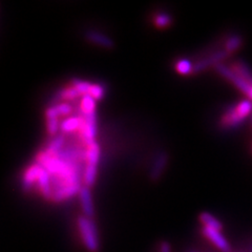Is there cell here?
<instances>
[{"instance_id":"cell-1","label":"cell","mask_w":252,"mask_h":252,"mask_svg":"<svg viewBox=\"0 0 252 252\" xmlns=\"http://www.w3.org/2000/svg\"><path fill=\"white\" fill-rule=\"evenodd\" d=\"M252 113V102L243 100L235 106L228 108L220 118V126L224 128H233L239 126Z\"/></svg>"},{"instance_id":"cell-2","label":"cell","mask_w":252,"mask_h":252,"mask_svg":"<svg viewBox=\"0 0 252 252\" xmlns=\"http://www.w3.org/2000/svg\"><path fill=\"white\" fill-rule=\"evenodd\" d=\"M78 229L85 248L90 252H98L100 249L96 224L90 218L81 216L78 218Z\"/></svg>"},{"instance_id":"cell-3","label":"cell","mask_w":252,"mask_h":252,"mask_svg":"<svg viewBox=\"0 0 252 252\" xmlns=\"http://www.w3.org/2000/svg\"><path fill=\"white\" fill-rule=\"evenodd\" d=\"M97 132V119L96 114H83V124L80 129V136L86 145L94 143Z\"/></svg>"},{"instance_id":"cell-4","label":"cell","mask_w":252,"mask_h":252,"mask_svg":"<svg viewBox=\"0 0 252 252\" xmlns=\"http://www.w3.org/2000/svg\"><path fill=\"white\" fill-rule=\"evenodd\" d=\"M228 56H229V53L225 50H220V51L216 52L215 54H212L211 56H209L207 58L196 61L193 64L192 74L200 73V72H202V70L209 67L210 65H214V64L217 65V64H219L220 60L225 59Z\"/></svg>"},{"instance_id":"cell-5","label":"cell","mask_w":252,"mask_h":252,"mask_svg":"<svg viewBox=\"0 0 252 252\" xmlns=\"http://www.w3.org/2000/svg\"><path fill=\"white\" fill-rule=\"evenodd\" d=\"M202 232H203L205 238H207L210 242L214 243L215 246L218 247L220 251H223V252H230L231 251L230 244L228 243V241L222 235L220 231L216 230V229H211V228L204 227Z\"/></svg>"},{"instance_id":"cell-6","label":"cell","mask_w":252,"mask_h":252,"mask_svg":"<svg viewBox=\"0 0 252 252\" xmlns=\"http://www.w3.org/2000/svg\"><path fill=\"white\" fill-rule=\"evenodd\" d=\"M82 186L80 184H73V185H65L62 186L54 191L52 201L54 202H62L66 199L72 198L76 193H79L81 190Z\"/></svg>"},{"instance_id":"cell-7","label":"cell","mask_w":252,"mask_h":252,"mask_svg":"<svg viewBox=\"0 0 252 252\" xmlns=\"http://www.w3.org/2000/svg\"><path fill=\"white\" fill-rule=\"evenodd\" d=\"M41 165H39L38 163H35L26 170L25 176H23L22 179V189L25 191H30L32 187L34 185L35 181H38V177L40 175L41 171Z\"/></svg>"},{"instance_id":"cell-8","label":"cell","mask_w":252,"mask_h":252,"mask_svg":"<svg viewBox=\"0 0 252 252\" xmlns=\"http://www.w3.org/2000/svg\"><path fill=\"white\" fill-rule=\"evenodd\" d=\"M79 196H80V203H81V207H82L84 216L86 218L92 219L94 215V203H93L90 187L83 186L81 188L80 192H79Z\"/></svg>"},{"instance_id":"cell-9","label":"cell","mask_w":252,"mask_h":252,"mask_svg":"<svg viewBox=\"0 0 252 252\" xmlns=\"http://www.w3.org/2000/svg\"><path fill=\"white\" fill-rule=\"evenodd\" d=\"M167 163H168V155L166 153H161L158 155L153 164L151 172H149V178H151L152 181H158L161 178L163 171L167 166Z\"/></svg>"},{"instance_id":"cell-10","label":"cell","mask_w":252,"mask_h":252,"mask_svg":"<svg viewBox=\"0 0 252 252\" xmlns=\"http://www.w3.org/2000/svg\"><path fill=\"white\" fill-rule=\"evenodd\" d=\"M42 167V166H41ZM51 175L47 172L43 167L41 168L40 175L38 177V187L40 189L42 195L47 200H52L53 196V189H52V181H51Z\"/></svg>"},{"instance_id":"cell-11","label":"cell","mask_w":252,"mask_h":252,"mask_svg":"<svg viewBox=\"0 0 252 252\" xmlns=\"http://www.w3.org/2000/svg\"><path fill=\"white\" fill-rule=\"evenodd\" d=\"M86 38H88L91 42L97 44L99 46L105 47V49H112L114 46V41L112 39L96 31L88 32V33H86Z\"/></svg>"},{"instance_id":"cell-12","label":"cell","mask_w":252,"mask_h":252,"mask_svg":"<svg viewBox=\"0 0 252 252\" xmlns=\"http://www.w3.org/2000/svg\"><path fill=\"white\" fill-rule=\"evenodd\" d=\"M231 69L236 76H239L243 80L252 83V73L250 68L246 65V63H244L243 61H236L232 64Z\"/></svg>"},{"instance_id":"cell-13","label":"cell","mask_w":252,"mask_h":252,"mask_svg":"<svg viewBox=\"0 0 252 252\" xmlns=\"http://www.w3.org/2000/svg\"><path fill=\"white\" fill-rule=\"evenodd\" d=\"M83 124V117H72L63 121L60 128L63 132H72L77 129L80 130Z\"/></svg>"},{"instance_id":"cell-14","label":"cell","mask_w":252,"mask_h":252,"mask_svg":"<svg viewBox=\"0 0 252 252\" xmlns=\"http://www.w3.org/2000/svg\"><path fill=\"white\" fill-rule=\"evenodd\" d=\"M100 160V146L97 142H94L91 145L88 146L86 149V162L89 165H94L98 166Z\"/></svg>"},{"instance_id":"cell-15","label":"cell","mask_w":252,"mask_h":252,"mask_svg":"<svg viewBox=\"0 0 252 252\" xmlns=\"http://www.w3.org/2000/svg\"><path fill=\"white\" fill-rule=\"evenodd\" d=\"M200 220L201 223L206 228H211V229H216L220 231L222 230V224H220V220L214 217L212 215L208 214V212H202L200 215Z\"/></svg>"},{"instance_id":"cell-16","label":"cell","mask_w":252,"mask_h":252,"mask_svg":"<svg viewBox=\"0 0 252 252\" xmlns=\"http://www.w3.org/2000/svg\"><path fill=\"white\" fill-rule=\"evenodd\" d=\"M64 142H65L64 135L57 136L56 138H54L50 142V144L47 145V147L45 148L44 153L46 155H49V156H56L62 149L63 144H64Z\"/></svg>"},{"instance_id":"cell-17","label":"cell","mask_w":252,"mask_h":252,"mask_svg":"<svg viewBox=\"0 0 252 252\" xmlns=\"http://www.w3.org/2000/svg\"><path fill=\"white\" fill-rule=\"evenodd\" d=\"M79 96H80V94L78 93V91L74 88V86H72V88H66L58 92L56 94H55L53 102H56L59 100L73 101V100H76Z\"/></svg>"},{"instance_id":"cell-18","label":"cell","mask_w":252,"mask_h":252,"mask_svg":"<svg viewBox=\"0 0 252 252\" xmlns=\"http://www.w3.org/2000/svg\"><path fill=\"white\" fill-rule=\"evenodd\" d=\"M96 178H97V166L86 164V167L83 172V180H84L85 186L92 187L94 184Z\"/></svg>"},{"instance_id":"cell-19","label":"cell","mask_w":252,"mask_h":252,"mask_svg":"<svg viewBox=\"0 0 252 252\" xmlns=\"http://www.w3.org/2000/svg\"><path fill=\"white\" fill-rule=\"evenodd\" d=\"M73 86L80 94V96H86V94H90L93 83H90L88 81H82L79 80V79H74L73 80Z\"/></svg>"},{"instance_id":"cell-20","label":"cell","mask_w":252,"mask_h":252,"mask_svg":"<svg viewBox=\"0 0 252 252\" xmlns=\"http://www.w3.org/2000/svg\"><path fill=\"white\" fill-rule=\"evenodd\" d=\"M242 43H243V40L240 36H238V35L231 36L230 38H228V40L225 43V51L231 54V53L235 52L236 50H239Z\"/></svg>"},{"instance_id":"cell-21","label":"cell","mask_w":252,"mask_h":252,"mask_svg":"<svg viewBox=\"0 0 252 252\" xmlns=\"http://www.w3.org/2000/svg\"><path fill=\"white\" fill-rule=\"evenodd\" d=\"M94 105H96V100H94L90 94L83 96L81 101V109L83 114L94 113Z\"/></svg>"},{"instance_id":"cell-22","label":"cell","mask_w":252,"mask_h":252,"mask_svg":"<svg viewBox=\"0 0 252 252\" xmlns=\"http://www.w3.org/2000/svg\"><path fill=\"white\" fill-rule=\"evenodd\" d=\"M176 68L180 74L189 75V74H192L193 64H191V62L187 59H182L177 63Z\"/></svg>"},{"instance_id":"cell-23","label":"cell","mask_w":252,"mask_h":252,"mask_svg":"<svg viewBox=\"0 0 252 252\" xmlns=\"http://www.w3.org/2000/svg\"><path fill=\"white\" fill-rule=\"evenodd\" d=\"M171 23V16L166 13H160L156 16L155 25L158 28H166Z\"/></svg>"},{"instance_id":"cell-24","label":"cell","mask_w":252,"mask_h":252,"mask_svg":"<svg viewBox=\"0 0 252 252\" xmlns=\"http://www.w3.org/2000/svg\"><path fill=\"white\" fill-rule=\"evenodd\" d=\"M55 110H56V114L58 117H63V116H67L70 113H72V106H70L68 103H59L54 105Z\"/></svg>"},{"instance_id":"cell-25","label":"cell","mask_w":252,"mask_h":252,"mask_svg":"<svg viewBox=\"0 0 252 252\" xmlns=\"http://www.w3.org/2000/svg\"><path fill=\"white\" fill-rule=\"evenodd\" d=\"M59 124V120L57 119H49L47 120V124H46V128H47V132H49V135L51 136H55L59 130L60 127Z\"/></svg>"},{"instance_id":"cell-26","label":"cell","mask_w":252,"mask_h":252,"mask_svg":"<svg viewBox=\"0 0 252 252\" xmlns=\"http://www.w3.org/2000/svg\"><path fill=\"white\" fill-rule=\"evenodd\" d=\"M90 96H92L94 100H101L104 96V89L99 84H93Z\"/></svg>"},{"instance_id":"cell-27","label":"cell","mask_w":252,"mask_h":252,"mask_svg":"<svg viewBox=\"0 0 252 252\" xmlns=\"http://www.w3.org/2000/svg\"><path fill=\"white\" fill-rule=\"evenodd\" d=\"M159 252H171V246L170 243L167 241H162L160 243Z\"/></svg>"},{"instance_id":"cell-28","label":"cell","mask_w":252,"mask_h":252,"mask_svg":"<svg viewBox=\"0 0 252 252\" xmlns=\"http://www.w3.org/2000/svg\"><path fill=\"white\" fill-rule=\"evenodd\" d=\"M249 98L252 100V92H251V94H250V96H249Z\"/></svg>"},{"instance_id":"cell-29","label":"cell","mask_w":252,"mask_h":252,"mask_svg":"<svg viewBox=\"0 0 252 252\" xmlns=\"http://www.w3.org/2000/svg\"><path fill=\"white\" fill-rule=\"evenodd\" d=\"M189 252H196V251H189Z\"/></svg>"},{"instance_id":"cell-30","label":"cell","mask_w":252,"mask_h":252,"mask_svg":"<svg viewBox=\"0 0 252 252\" xmlns=\"http://www.w3.org/2000/svg\"><path fill=\"white\" fill-rule=\"evenodd\" d=\"M250 252H252V248H251V249H250Z\"/></svg>"}]
</instances>
